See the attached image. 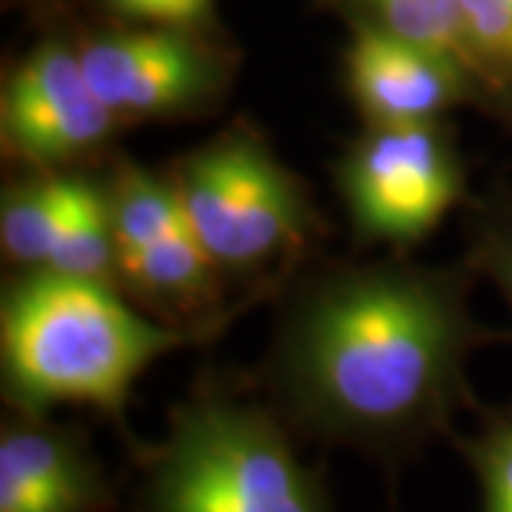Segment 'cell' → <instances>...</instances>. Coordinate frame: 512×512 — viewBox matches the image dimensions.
Here are the masks:
<instances>
[{
    "label": "cell",
    "mask_w": 512,
    "mask_h": 512,
    "mask_svg": "<svg viewBox=\"0 0 512 512\" xmlns=\"http://www.w3.org/2000/svg\"><path fill=\"white\" fill-rule=\"evenodd\" d=\"M473 268L333 262L288 293L259 390L296 436L384 464L456 433L473 407L470 353L493 339L470 313Z\"/></svg>",
    "instance_id": "6da1fadb"
},
{
    "label": "cell",
    "mask_w": 512,
    "mask_h": 512,
    "mask_svg": "<svg viewBox=\"0 0 512 512\" xmlns=\"http://www.w3.org/2000/svg\"><path fill=\"white\" fill-rule=\"evenodd\" d=\"M200 336L148 319L111 282L20 271L0 299V387L12 413L46 416L55 407H89L140 447L128 427L137 379L157 359Z\"/></svg>",
    "instance_id": "7a4b0ae2"
},
{
    "label": "cell",
    "mask_w": 512,
    "mask_h": 512,
    "mask_svg": "<svg viewBox=\"0 0 512 512\" xmlns=\"http://www.w3.org/2000/svg\"><path fill=\"white\" fill-rule=\"evenodd\" d=\"M293 436L265 396L202 379L171 407L163 439L131 453V512H336Z\"/></svg>",
    "instance_id": "3957f363"
},
{
    "label": "cell",
    "mask_w": 512,
    "mask_h": 512,
    "mask_svg": "<svg viewBox=\"0 0 512 512\" xmlns=\"http://www.w3.org/2000/svg\"><path fill=\"white\" fill-rule=\"evenodd\" d=\"M222 282H282L319 231L302 180L248 123H234L168 171Z\"/></svg>",
    "instance_id": "277c9868"
},
{
    "label": "cell",
    "mask_w": 512,
    "mask_h": 512,
    "mask_svg": "<svg viewBox=\"0 0 512 512\" xmlns=\"http://www.w3.org/2000/svg\"><path fill=\"white\" fill-rule=\"evenodd\" d=\"M336 188L359 242L404 251L464 200L467 174L444 120L365 126L336 163Z\"/></svg>",
    "instance_id": "5b68a950"
},
{
    "label": "cell",
    "mask_w": 512,
    "mask_h": 512,
    "mask_svg": "<svg viewBox=\"0 0 512 512\" xmlns=\"http://www.w3.org/2000/svg\"><path fill=\"white\" fill-rule=\"evenodd\" d=\"M117 251V288L160 322L194 336L217 325L222 276L208 259L168 174L128 157L106 180Z\"/></svg>",
    "instance_id": "8992f818"
},
{
    "label": "cell",
    "mask_w": 512,
    "mask_h": 512,
    "mask_svg": "<svg viewBox=\"0 0 512 512\" xmlns=\"http://www.w3.org/2000/svg\"><path fill=\"white\" fill-rule=\"evenodd\" d=\"M94 94L120 123L185 120L228 94L231 63L194 29L134 26L77 46Z\"/></svg>",
    "instance_id": "52a82bcc"
},
{
    "label": "cell",
    "mask_w": 512,
    "mask_h": 512,
    "mask_svg": "<svg viewBox=\"0 0 512 512\" xmlns=\"http://www.w3.org/2000/svg\"><path fill=\"white\" fill-rule=\"evenodd\" d=\"M123 126L94 94L80 52L63 37L20 57L0 92V146L23 171H74Z\"/></svg>",
    "instance_id": "ba28073f"
},
{
    "label": "cell",
    "mask_w": 512,
    "mask_h": 512,
    "mask_svg": "<svg viewBox=\"0 0 512 512\" xmlns=\"http://www.w3.org/2000/svg\"><path fill=\"white\" fill-rule=\"evenodd\" d=\"M117 490L80 424L12 413L0 427V512H114Z\"/></svg>",
    "instance_id": "9c48e42d"
},
{
    "label": "cell",
    "mask_w": 512,
    "mask_h": 512,
    "mask_svg": "<svg viewBox=\"0 0 512 512\" xmlns=\"http://www.w3.org/2000/svg\"><path fill=\"white\" fill-rule=\"evenodd\" d=\"M345 83L365 126L433 123L456 106L484 100L476 77L456 60L370 23H353L345 49Z\"/></svg>",
    "instance_id": "30bf717a"
},
{
    "label": "cell",
    "mask_w": 512,
    "mask_h": 512,
    "mask_svg": "<svg viewBox=\"0 0 512 512\" xmlns=\"http://www.w3.org/2000/svg\"><path fill=\"white\" fill-rule=\"evenodd\" d=\"M77 171H23L0 200V245L20 271L49 268L72 208Z\"/></svg>",
    "instance_id": "8fae6325"
},
{
    "label": "cell",
    "mask_w": 512,
    "mask_h": 512,
    "mask_svg": "<svg viewBox=\"0 0 512 512\" xmlns=\"http://www.w3.org/2000/svg\"><path fill=\"white\" fill-rule=\"evenodd\" d=\"M49 271L97 279L117 285V251L111 231V208L106 183L77 171L72 208L57 239Z\"/></svg>",
    "instance_id": "7c38bea8"
},
{
    "label": "cell",
    "mask_w": 512,
    "mask_h": 512,
    "mask_svg": "<svg viewBox=\"0 0 512 512\" xmlns=\"http://www.w3.org/2000/svg\"><path fill=\"white\" fill-rule=\"evenodd\" d=\"M348 3L356 9L353 23L379 26L390 35L416 43L421 49L456 60L458 66H464L473 74L467 46H464L461 0H348Z\"/></svg>",
    "instance_id": "4fadbf2b"
},
{
    "label": "cell",
    "mask_w": 512,
    "mask_h": 512,
    "mask_svg": "<svg viewBox=\"0 0 512 512\" xmlns=\"http://www.w3.org/2000/svg\"><path fill=\"white\" fill-rule=\"evenodd\" d=\"M464 46L484 100L512 97V0H461Z\"/></svg>",
    "instance_id": "5bb4252c"
},
{
    "label": "cell",
    "mask_w": 512,
    "mask_h": 512,
    "mask_svg": "<svg viewBox=\"0 0 512 512\" xmlns=\"http://www.w3.org/2000/svg\"><path fill=\"white\" fill-rule=\"evenodd\" d=\"M450 439L478 481V512H512V410H484L476 433Z\"/></svg>",
    "instance_id": "9a60e30c"
},
{
    "label": "cell",
    "mask_w": 512,
    "mask_h": 512,
    "mask_svg": "<svg viewBox=\"0 0 512 512\" xmlns=\"http://www.w3.org/2000/svg\"><path fill=\"white\" fill-rule=\"evenodd\" d=\"M473 274L487 276L512 311V194L487 197L467 222V259Z\"/></svg>",
    "instance_id": "2e32d148"
},
{
    "label": "cell",
    "mask_w": 512,
    "mask_h": 512,
    "mask_svg": "<svg viewBox=\"0 0 512 512\" xmlns=\"http://www.w3.org/2000/svg\"><path fill=\"white\" fill-rule=\"evenodd\" d=\"M211 3L214 0H109V9L126 20L197 29L211 18Z\"/></svg>",
    "instance_id": "e0dca14e"
},
{
    "label": "cell",
    "mask_w": 512,
    "mask_h": 512,
    "mask_svg": "<svg viewBox=\"0 0 512 512\" xmlns=\"http://www.w3.org/2000/svg\"><path fill=\"white\" fill-rule=\"evenodd\" d=\"M501 109H504V114H507V120H512V97L510 100H501Z\"/></svg>",
    "instance_id": "ac0fdd59"
}]
</instances>
